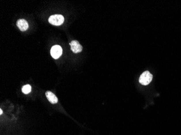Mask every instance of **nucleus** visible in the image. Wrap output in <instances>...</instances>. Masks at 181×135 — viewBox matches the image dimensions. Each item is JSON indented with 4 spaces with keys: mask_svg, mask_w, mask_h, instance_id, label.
<instances>
[{
    "mask_svg": "<svg viewBox=\"0 0 181 135\" xmlns=\"http://www.w3.org/2000/svg\"><path fill=\"white\" fill-rule=\"evenodd\" d=\"M152 75L149 71H145L140 75L139 82L141 84L146 86L152 81Z\"/></svg>",
    "mask_w": 181,
    "mask_h": 135,
    "instance_id": "f257e3e1",
    "label": "nucleus"
},
{
    "mask_svg": "<svg viewBox=\"0 0 181 135\" xmlns=\"http://www.w3.org/2000/svg\"><path fill=\"white\" fill-rule=\"evenodd\" d=\"M64 18L61 15H53L48 18V21L52 25L58 26L61 25L64 22Z\"/></svg>",
    "mask_w": 181,
    "mask_h": 135,
    "instance_id": "f03ea898",
    "label": "nucleus"
},
{
    "mask_svg": "<svg viewBox=\"0 0 181 135\" xmlns=\"http://www.w3.org/2000/svg\"><path fill=\"white\" fill-rule=\"evenodd\" d=\"M63 53L62 48L59 45H54L50 50V54L53 58L58 59L59 58Z\"/></svg>",
    "mask_w": 181,
    "mask_h": 135,
    "instance_id": "7ed1b4c3",
    "label": "nucleus"
},
{
    "mask_svg": "<svg viewBox=\"0 0 181 135\" xmlns=\"http://www.w3.org/2000/svg\"><path fill=\"white\" fill-rule=\"evenodd\" d=\"M69 45H71V50L74 53H79L81 52L82 50V47L78 41H72Z\"/></svg>",
    "mask_w": 181,
    "mask_h": 135,
    "instance_id": "20e7f679",
    "label": "nucleus"
},
{
    "mask_svg": "<svg viewBox=\"0 0 181 135\" xmlns=\"http://www.w3.org/2000/svg\"><path fill=\"white\" fill-rule=\"evenodd\" d=\"M16 25L18 27L19 29L22 32L26 31L29 27V25L27 21L24 19L18 20L16 22Z\"/></svg>",
    "mask_w": 181,
    "mask_h": 135,
    "instance_id": "39448f33",
    "label": "nucleus"
},
{
    "mask_svg": "<svg viewBox=\"0 0 181 135\" xmlns=\"http://www.w3.org/2000/svg\"><path fill=\"white\" fill-rule=\"evenodd\" d=\"M46 96L47 99L49 101L50 103L52 104H56L58 103V99L57 97L52 92L47 91L46 92Z\"/></svg>",
    "mask_w": 181,
    "mask_h": 135,
    "instance_id": "423d86ee",
    "label": "nucleus"
},
{
    "mask_svg": "<svg viewBox=\"0 0 181 135\" xmlns=\"http://www.w3.org/2000/svg\"><path fill=\"white\" fill-rule=\"evenodd\" d=\"M31 90H32V88H31V86L29 84H27V85L23 86L22 88V91L24 94H29L31 91Z\"/></svg>",
    "mask_w": 181,
    "mask_h": 135,
    "instance_id": "0eeeda50",
    "label": "nucleus"
},
{
    "mask_svg": "<svg viewBox=\"0 0 181 135\" xmlns=\"http://www.w3.org/2000/svg\"><path fill=\"white\" fill-rule=\"evenodd\" d=\"M2 113H3V111H2V109H0V115H2Z\"/></svg>",
    "mask_w": 181,
    "mask_h": 135,
    "instance_id": "6e6552de",
    "label": "nucleus"
}]
</instances>
